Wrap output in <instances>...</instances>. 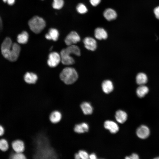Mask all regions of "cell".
<instances>
[{"label":"cell","instance_id":"obj_6","mask_svg":"<svg viewBox=\"0 0 159 159\" xmlns=\"http://www.w3.org/2000/svg\"><path fill=\"white\" fill-rule=\"evenodd\" d=\"M61 61L60 55L57 52H53L49 55L47 64L50 67H56Z\"/></svg>","mask_w":159,"mask_h":159},{"label":"cell","instance_id":"obj_14","mask_svg":"<svg viewBox=\"0 0 159 159\" xmlns=\"http://www.w3.org/2000/svg\"><path fill=\"white\" fill-rule=\"evenodd\" d=\"M59 33L58 30L55 28L50 29L48 33L45 35L46 38L49 40H52L54 41H57L59 37Z\"/></svg>","mask_w":159,"mask_h":159},{"label":"cell","instance_id":"obj_32","mask_svg":"<svg viewBox=\"0 0 159 159\" xmlns=\"http://www.w3.org/2000/svg\"><path fill=\"white\" fill-rule=\"evenodd\" d=\"M154 12L156 17L159 19V6H158L154 9Z\"/></svg>","mask_w":159,"mask_h":159},{"label":"cell","instance_id":"obj_34","mask_svg":"<svg viewBox=\"0 0 159 159\" xmlns=\"http://www.w3.org/2000/svg\"><path fill=\"white\" fill-rule=\"evenodd\" d=\"M4 128L0 125V136H2L4 133Z\"/></svg>","mask_w":159,"mask_h":159},{"label":"cell","instance_id":"obj_28","mask_svg":"<svg viewBox=\"0 0 159 159\" xmlns=\"http://www.w3.org/2000/svg\"><path fill=\"white\" fill-rule=\"evenodd\" d=\"M11 158L14 159H24L26 158L25 155L22 153H16L11 156Z\"/></svg>","mask_w":159,"mask_h":159},{"label":"cell","instance_id":"obj_9","mask_svg":"<svg viewBox=\"0 0 159 159\" xmlns=\"http://www.w3.org/2000/svg\"><path fill=\"white\" fill-rule=\"evenodd\" d=\"M83 42L85 47L87 49L94 51L96 49L97 42L94 38L91 37H87L84 39Z\"/></svg>","mask_w":159,"mask_h":159},{"label":"cell","instance_id":"obj_23","mask_svg":"<svg viewBox=\"0 0 159 159\" xmlns=\"http://www.w3.org/2000/svg\"><path fill=\"white\" fill-rule=\"evenodd\" d=\"M148 81L147 75L143 73L138 74L136 76V81L137 83L140 85H143L146 83Z\"/></svg>","mask_w":159,"mask_h":159},{"label":"cell","instance_id":"obj_31","mask_svg":"<svg viewBox=\"0 0 159 159\" xmlns=\"http://www.w3.org/2000/svg\"><path fill=\"white\" fill-rule=\"evenodd\" d=\"M101 0H90L91 4L93 6H96L100 2Z\"/></svg>","mask_w":159,"mask_h":159},{"label":"cell","instance_id":"obj_15","mask_svg":"<svg viewBox=\"0 0 159 159\" xmlns=\"http://www.w3.org/2000/svg\"><path fill=\"white\" fill-rule=\"evenodd\" d=\"M115 116L116 120L120 123H123L125 122L127 117V113L121 110H118L116 112Z\"/></svg>","mask_w":159,"mask_h":159},{"label":"cell","instance_id":"obj_36","mask_svg":"<svg viewBox=\"0 0 159 159\" xmlns=\"http://www.w3.org/2000/svg\"><path fill=\"white\" fill-rule=\"evenodd\" d=\"M74 158L76 159H80L81 158L78 153H76L75 154Z\"/></svg>","mask_w":159,"mask_h":159},{"label":"cell","instance_id":"obj_5","mask_svg":"<svg viewBox=\"0 0 159 159\" xmlns=\"http://www.w3.org/2000/svg\"><path fill=\"white\" fill-rule=\"evenodd\" d=\"M80 38L77 33L75 31H72L66 37L64 42L68 46L74 45L80 41Z\"/></svg>","mask_w":159,"mask_h":159},{"label":"cell","instance_id":"obj_35","mask_svg":"<svg viewBox=\"0 0 159 159\" xmlns=\"http://www.w3.org/2000/svg\"><path fill=\"white\" fill-rule=\"evenodd\" d=\"M89 158L90 159H95L97 158V156L94 153H92L89 155Z\"/></svg>","mask_w":159,"mask_h":159},{"label":"cell","instance_id":"obj_37","mask_svg":"<svg viewBox=\"0 0 159 159\" xmlns=\"http://www.w3.org/2000/svg\"><path fill=\"white\" fill-rule=\"evenodd\" d=\"M2 0L5 3H7V0Z\"/></svg>","mask_w":159,"mask_h":159},{"label":"cell","instance_id":"obj_12","mask_svg":"<svg viewBox=\"0 0 159 159\" xmlns=\"http://www.w3.org/2000/svg\"><path fill=\"white\" fill-rule=\"evenodd\" d=\"M94 35L95 37L99 40L106 39L108 37V34L106 30L101 27H98L95 29Z\"/></svg>","mask_w":159,"mask_h":159},{"label":"cell","instance_id":"obj_24","mask_svg":"<svg viewBox=\"0 0 159 159\" xmlns=\"http://www.w3.org/2000/svg\"><path fill=\"white\" fill-rule=\"evenodd\" d=\"M67 50L70 54H74L76 56L80 55V51L79 47L76 45H72L68 46L66 48Z\"/></svg>","mask_w":159,"mask_h":159},{"label":"cell","instance_id":"obj_4","mask_svg":"<svg viewBox=\"0 0 159 159\" xmlns=\"http://www.w3.org/2000/svg\"><path fill=\"white\" fill-rule=\"evenodd\" d=\"M21 49V47L18 43H13L7 60L11 62L16 61L19 57Z\"/></svg>","mask_w":159,"mask_h":159},{"label":"cell","instance_id":"obj_16","mask_svg":"<svg viewBox=\"0 0 159 159\" xmlns=\"http://www.w3.org/2000/svg\"><path fill=\"white\" fill-rule=\"evenodd\" d=\"M37 79V75L35 74L32 72H26L24 76L25 81L29 84L35 83Z\"/></svg>","mask_w":159,"mask_h":159},{"label":"cell","instance_id":"obj_3","mask_svg":"<svg viewBox=\"0 0 159 159\" xmlns=\"http://www.w3.org/2000/svg\"><path fill=\"white\" fill-rule=\"evenodd\" d=\"M13 43L11 38L7 37L4 39L1 44V54L3 57L7 60L8 59Z\"/></svg>","mask_w":159,"mask_h":159},{"label":"cell","instance_id":"obj_26","mask_svg":"<svg viewBox=\"0 0 159 159\" xmlns=\"http://www.w3.org/2000/svg\"><path fill=\"white\" fill-rule=\"evenodd\" d=\"M64 1L63 0H53L52 4L53 8L56 9H60L63 6Z\"/></svg>","mask_w":159,"mask_h":159},{"label":"cell","instance_id":"obj_11","mask_svg":"<svg viewBox=\"0 0 159 159\" xmlns=\"http://www.w3.org/2000/svg\"><path fill=\"white\" fill-rule=\"evenodd\" d=\"M11 145L14 150L16 153H22L25 149L24 144L22 141L20 140L14 141Z\"/></svg>","mask_w":159,"mask_h":159},{"label":"cell","instance_id":"obj_33","mask_svg":"<svg viewBox=\"0 0 159 159\" xmlns=\"http://www.w3.org/2000/svg\"><path fill=\"white\" fill-rule=\"evenodd\" d=\"M16 0H7V3L10 5L12 6L14 4Z\"/></svg>","mask_w":159,"mask_h":159},{"label":"cell","instance_id":"obj_19","mask_svg":"<svg viewBox=\"0 0 159 159\" xmlns=\"http://www.w3.org/2000/svg\"><path fill=\"white\" fill-rule=\"evenodd\" d=\"M88 125L85 122L75 125L74 128V131L79 133L87 132L88 131Z\"/></svg>","mask_w":159,"mask_h":159},{"label":"cell","instance_id":"obj_25","mask_svg":"<svg viewBox=\"0 0 159 159\" xmlns=\"http://www.w3.org/2000/svg\"><path fill=\"white\" fill-rule=\"evenodd\" d=\"M76 10L77 12L80 14H83L86 13L88 9L86 6L83 4L80 3L76 7Z\"/></svg>","mask_w":159,"mask_h":159},{"label":"cell","instance_id":"obj_7","mask_svg":"<svg viewBox=\"0 0 159 159\" xmlns=\"http://www.w3.org/2000/svg\"><path fill=\"white\" fill-rule=\"evenodd\" d=\"M70 54L66 49H62L60 52L61 62L64 65H70L73 64L74 61L73 58L70 56Z\"/></svg>","mask_w":159,"mask_h":159},{"label":"cell","instance_id":"obj_10","mask_svg":"<svg viewBox=\"0 0 159 159\" xmlns=\"http://www.w3.org/2000/svg\"><path fill=\"white\" fill-rule=\"evenodd\" d=\"M105 128L109 130L112 133H115L119 130V127L115 122L110 120L106 121L104 123Z\"/></svg>","mask_w":159,"mask_h":159},{"label":"cell","instance_id":"obj_27","mask_svg":"<svg viewBox=\"0 0 159 159\" xmlns=\"http://www.w3.org/2000/svg\"><path fill=\"white\" fill-rule=\"evenodd\" d=\"M8 148L9 144L7 141L4 139H0V150L3 151H6Z\"/></svg>","mask_w":159,"mask_h":159},{"label":"cell","instance_id":"obj_20","mask_svg":"<svg viewBox=\"0 0 159 159\" xmlns=\"http://www.w3.org/2000/svg\"><path fill=\"white\" fill-rule=\"evenodd\" d=\"M62 117V115L60 112L58 111H54L51 113L49 118L52 122L56 123L60 121Z\"/></svg>","mask_w":159,"mask_h":159},{"label":"cell","instance_id":"obj_8","mask_svg":"<svg viewBox=\"0 0 159 159\" xmlns=\"http://www.w3.org/2000/svg\"><path fill=\"white\" fill-rule=\"evenodd\" d=\"M150 130L149 127L145 125L139 126L137 129L136 134L140 139H145L148 138L150 134Z\"/></svg>","mask_w":159,"mask_h":159},{"label":"cell","instance_id":"obj_17","mask_svg":"<svg viewBox=\"0 0 159 159\" xmlns=\"http://www.w3.org/2000/svg\"><path fill=\"white\" fill-rule=\"evenodd\" d=\"M102 87L103 91L106 94L112 92L114 88L112 82L109 80L104 81L102 83Z\"/></svg>","mask_w":159,"mask_h":159},{"label":"cell","instance_id":"obj_39","mask_svg":"<svg viewBox=\"0 0 159 159\" xmlns=\"http://www.w3.org/2000/svg\"></svg>","mask_w":159,"mask_h":159},{"label":"cell","instance_id":"obj_1","mask_svg":"<svg viewBox=\"0 0 159 159\" xmlns=\"http://www.w3.org/2000/svg\"><path fill=\"white\" fill-rule=\"evenodd\" d=\"M60 79L64 83L70 85L73 83L78 78V74L76 70L71 67L64 68L60 74Z\"/></svg>","mask_w":159,"mask_h":159},{"label":"cell","instance_id":"obj_21","mask_svg":"<svg viewBox=\"0 0 159 159\" xmlns=\"http://www.w3.org/2000/svg\"><path fill=\"white\" fill-rule=\"evenodd\" d=\"M28 39L29 35L27 32L24 31L17 35V41L19 44H24L27 42Z\"/></svg>","mask_w":159,"mask_h":159},{"label":"cell","instance_id":"obj_30","mask_svg":"<svg viewBox=\"0 0 159 159\" xmlns=\"http://www.w3.org/2000/svg\"><path fill=\"white\" fill-rule=\"evenodd\" d=\"M125 159H139V156L137 154L135 153H133L130 156H126L125 157Z\"/></svg>","mask_w":159,"mask_h":159},{"label":"cell","instance_id":"obj_29","mask_svg":"<svg viewBox=\"0 0 159 159\" xmlns=\"http://www.w3.org/2000/svg\"><path fill=\"white\" fill-rule=\"evenodd\" d=\"M78 154L81 158L82 159H87L89 158V155L88 153L83 150H80L78 152Z\"/></svg>","mask_w":159,"mask_h":159},{"label":"cell","instance_id":"obj_38","mask_svg":"<svg viewBox=\"0 0 159 159\" xmlns=\"http://www.w3.org/2000/svg\"><path fill=\"white\" fill-rule=\"evenodd\" d=\"M155 158V159H157V158L159 159V157L156 158Z\"/></svg>","mask_w":159,"mask_h":159},{"label":"cell","instance_id":"obj_22","mask_svg":"<svg viewBox=\"0 0 159 159\" xmlns=\"http://www.w3.org/2000/svg\"><path fill=\"white\" fill-rule=\"evenodd\" d=\"M149 89L146 86L140 85L137 89L136 94L138 96L139 98L144 97L148 92Z\"/></svg>","mask_w":159,"mask_h":159},{"label":"cell","instance_id":"obj_2","mask_svg":"<svg viewBox=\"0 0 159 159\" xmlns=\"http://www.w3.org/2000/svg\"><path fill=\"white\" fill-rule=\"evenodd\" d=\"M28 24L31 30L36 34L41 32L46 26L44 20L38 16L32 17L29 20Z\"/></svg>","mask_w":159,"mask_h":159},{"label":"cell","instance_id":"obj_13","mask_svg":"<svg viewBox=\"0 0 159 159\" xmlns=\"http://www.w3.org/2000/svg\"><path fill=\"white\" fill-rule=\"evenodd\" d=\"M103 15L105 18L109 21L115 19L117 16L115 11L111 8H108L105 9L103 12Z\"/></svg>","mask_w":159,"mask_h":159},{"label":"cell","instance_id":"obj_18","mask_svg":"<svg viewBox=\"0 0 159 159\" xmlns=\"http://www.w3.org/2000/svg\"><path fill=\"white\" fill-rule=\"evenodd\" d=\"M80 107L85 115H90L92 112L93 108L89 102H83L80 105Z\"/></svg>","mask_w":159,"mask_h":159}]
</instances>
